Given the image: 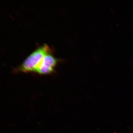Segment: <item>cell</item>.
I'll use <instances>...</instances> for the list:
<instances>
[{"mask_svg": "<svg viewBox=\"0 0 133 133\" xmlns=\"http://www.w3.org/2000/svg\"><path fill=\"white\" fill-rule=\"evenodd\" d=\"M50 49L49 46L46 44L39 46L30 54L14 71L36 73L44 56Z\"/></svg>", "mask_w": 133, "mask_h": 133, "instance_id": "6da1fadb", "label": "cell"}, {"mask_svg": "<svg viewBox=\"0 0 133 133\" xmlns=\"http://www.w3.org/2000/svg\"><path fill=\"white\" fill-rule=\"evenodd\" d=\"M59 61V59L53 55L51 49H50L44 56L36 73L41 75L51 74L54 71Z\"/></svg>", "mask_w": 133, "mask_h": 133, "instance_id": "7a4b0ae2", "label": "cell"}]
</instances>
